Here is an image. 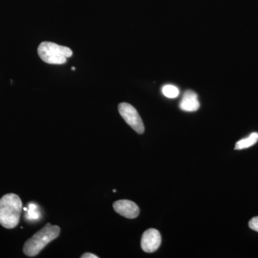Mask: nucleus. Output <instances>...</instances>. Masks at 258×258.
Segmentation results:
<instances>
[{"label": "nucleus", "mask_w": 258, "mask_h": 258, "mask_svg": "<svg viewBox=\"0 0 258 258\" xmlns=\"http://www.w3.org/2000/svg\"><path fill=\"white\" fill-rule=\"evenodd\" d=\"M39 57L46 63L63 64L68 58L73 55V51L69 47L62 46L51 42H42L38 48Z\"/></svg>", "instance_id": "7ed1b4c3"}, {"label": "nucleus", "mask_w": 258, "mask_h": 258, "mask_svg": "<svg viewBox=\"0 0 258 258\" xmlns=\"http://www.w3.org/2000/svg\"><path fill=\"white\" fill-rule=\"evenodd\" d=\"M73 70V71H75V70H76V68L75 67H72V69H71Z\"/></svg>", "instance_id": "ddd939ff"}, {"label": "nucleus", "mask_w": 258, "mask_h": 258, "mask_svg": "<svg viewBox=\"0 0 258 258\" xmlns=\"http://www.w3.org/2000/svg\"><path fill=\"white\" fill-rule=\"evenodd\" d=\"M258 141V133L254 132L249 135L247 138L241 139L235 144V149L236 150H242V149H247L252 147Z\"/></svg>", "instance_id": "6e6552de"}, {"label": "nucleus", "mask_w": 258, "mask_h": 258, "mask_svg": "<svg viewBox=\"0 0 258 258\" xmlns=\"http://www.w3.org/2000/svg\"><path fill=\"white\" fill-rule=\"evenodd\" d=\"M249 228L258 232V216L251 219L249 222Z\"/></svg>", "instance_id": "9b49d317"}, {"label": "nucleus", "mask_w": 258, "mask_h": 258, "mask_svg": "<svg viewBox=\"0 0 258 258\" xmlns=\"http://www.w3.org/2000/svg\"><path fill=\"white\" fill-rule=\"evenodd\" d=\"M98 256L96 255V254L89 253V252H86V253L83 254L82 256H81V258H98Z\"/></svg>", "instance_id": "f8f14e48"}, {"label": "nucleus", "mask_w": 258, "mask_h": 258, "mask_svg": "<svg viewBox=\"0 0 258 258\" xmlns=\"http://www.w3.org/2000/svg\"><path fill=\"white\" fill-rule=\"evenodd\" d=\"M161 243L160 232L156 229H149L144 232L141 245L144 252L148 253L155 252L160 247Z\"/></svg>", "instance_id": "39448f33"}, {"label": "nucleus", "mask_w": 258, "mask_h": 258, "mask_svg": "<svg viewBox=\"0 0 258 258\" xmlns=\"http://www.w3.org/2000/svg\"><path fill=\"white\" fill-rule=\"evenodd\" d=\"M60 232V229L58 226L47 223L43 228L26 241L23 247L24 253L28 257L37 255L45 246L58 237Z\"/></svg>", "instance_id": "f03ea898"}, {"label": "nucleus", "mask_w": 258, "mask_h": 258, "mask_svg": "<svg viewBox=\"0 0 258 258\" xmlns=\"http://www.w3.org/2000/svg\"><path fill=\"white\" fill-rule=\"evenodd\" d=\"M162 93L167 98H175L179 95V90L173 85H165L162 88Z\"/></svg>", "instance_id": "9d476101"}, {"label": "nucleus", "mask_w": 258, "mask_h": 258, "mask_svg": "<svg viewBox=\"0 0 258 258\" xmlns=\"http://www.w3.org/2000/svg\"><path fill=\"white\" fill-rule=\"evenodd\" d=\"M180 108L182 111L193 112L198 111L200 108V102L197 93L191 90H188L183 95L182 99L180 102Z\"/></svg>", "instance_id": "0eeeda50"}, {"label": "nucleus", "mask_w": 258, "mask_h": 258, "mask_svg": "<svg viewBox=\"0 0 258 258\" xmlns=\"http://www.w3.org/2000/svg\"><path fill=\"white\" fill-rule=\"evenodd\" d=\"M23 203L18 195L10 193L0 200V225L5 228L13 229L20 222Z\"/></svg>", "instance_id": "f257e3e1"}, {"label": "nucleus", "mask_w": 258, "mask_h": 258, "mask_svg": "<svg viewBox=\"0 0 258 258\" xmlns=\"http://www.w3.org/2000/svg\"><path fill=\"white\" fill-rule=\"evenodd\" d=\"M118 111L125 121L137 133L144 134L145 128L142 118L139 115L138 111L132 105L127 103H121L118 105Z\"/></svg>", "instance_id": "20e7f679"}, {"label": "nucleus", "mask_w": 258, "mask_h": 258, "mask_svg": "<svg viewBox=\"0 0 258 258\" xmlns=\"http://www.w3.org/2000/svg\"><path fill=\"white\" fill-rule=\"evenodd\" d=\"M113 192H115V191H116V190L113 189Z\"/></svg>", "instance_id": "4468645a"}, {"label": "nucleus", "mask_w": 258, "mask_h": 258, "mask_svg": "<svg viewBox=\"0 0 258 258\" xmlns=\"http://www.w3.org/2000/svg\"><path fill=\"white\" fill-rule=\"evenodd\" d=\"M25 211L27 212L25 215L27 221H37L40 219V212L39 211L38 205L36 204L29 203L28 209L25 208Z\"/></svg>", "instance_id": "1a4fd4ad"}, {"label": "nucleus", "mask_w": 258, "mask_h": 258, "mask_svg": "<svg viewBox=\"0 0 258 258\" xmlns=\"http://www.w3.org/2000/svg\"><path fill=\"white\" fill-rule=\"evenodd\" d=\"M113 207L117 213L125 218H136L139 216L140 212L138 205L130 200H118L113 203Z\"/></svg>", "instance_id": "423d86ee"}]
</instances>
